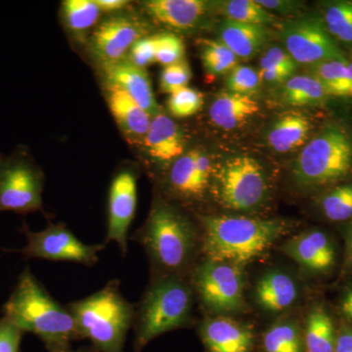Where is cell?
<instances>
[{
	"instance_id": "obj_1",
	"label": "cell",
	"mask_w": 352,
	"mask_h": 352,
	"mask_svg": "<svg viewBox=\"0 0 352 352\" xmlns=\"http://www.w3.org/2000/svg\"><path fill=\"white\" fill-rule=\"evenodd\" d=\"M2 311L23 332L34 333L43 340L50 352L80 340L68 307L51 296L29 266L21 273Z\"/></svg>"
},
{
	"instance_id": "obj_2",
	"label": "cell",
	"mask_w": 352,
	"mask_h": 352,
	"mask_svg": "<svg viewBox=\"0 0 352 352\" xmlns=\"http://www.w3.org/2000/svg\"><path fill=\"white\" fill-rule=\"evenodd\" d=\"M206 258L243 266L261 258L287 230L282 220L200 215Z\"/></svg>"
},
{
	"instance_id": "obj_3",
	"label": "cell",
	"mask_w": 352,
	"mask_h": 352,
	"mask_svg": "<svg viewBox=\"0 0 352 352\" xmlns=\"http://www.w3.org/2000/svg\"><path fill=\"white\" fill-rule=\"evenodd\" d=\"M134 240L147 252L156 270L155 277L182 276L195 256L199 243L192 222L166 203H156Z\"/></svg>"
},
{
	"instance_id": "obj_4",
	"label": "cell",
	"mask_w": 352,
	"mask_h": 352,
	"mask_svg": "<svg viewBox=\"0 0 352 352\" xmlns=\"http://www.w3.org/2000/svg\"><path fill=\"white\" fill-rule=\"evenodd\" d=\"M75 319L80 340L91 342L97 352H124L133 325L134 305L122 296L120 281L111 280L87 298L67 305Z\"/></svg>"
},
{
	"instance_id": "obj_5",
	"label": "cell",
	"mask_w": 352,
	"mask_h": 352,
	"mask_svg": "<svg viewBox=\"0 0 352 352\" xmlns=\"http://www.w3.org/2000/svg\"><path fill=\"white\" fill-rule=\"evenodd\" d=\"M193 288L183 276L155 277L134 305V352H141L153 340L188 325L193 307Z\"/></svg>"
},
{
	"instance_id": "obj_6",
	"label": "cell",
	"mask_w": 352,
	"mask_h": 352,
	"mask_svg": "<svg viewBox=\"0 0 352 352\" xmlns=\"http://www.w3.org/2000/svg\"><path fill=\"white\" fill-rule=\"evenodd\" d=\"M294 179L302 188L317 189L352 176V131L340 124L324 126L298 155Z\"/></svg>"
},
{
	"instance_id": "obj_7",
	"label": "cell",
	"mask_w": 352,
	"mask_h": 352,
	"mask_svg": "<svg viewBox=\"0 0 352 352\" xmlns=\"http://www.w3.org/2000/svg\"><path fill=\"white\" fill-rule=\"evenodd\" d=\"M214 193L222 206L233 210H252L265 200L268 182L258 160L249 156L227 157L214 168Z\"/></svg>"
},
{
	"instance_id": "obj_8",
	"label": "cell",
	"mask_w": 352,
	"mask_h": 352,
	"mask_svg": "<svg viewBox=\"0 0 352 352\" xmlns=\"http://www.w3.org/2000/svg\"><path fill=\"white\" fill-rule=\"evenodd\" d=\"M44 175L29 153L0 156V212L27 214L43 210Z\"/></svg>"
},
{
	"instance_id": "obj_9",
	"label": "cell",
	"mask_w": 352,
	"mask_h": 352,
	"mask_svg": "<svg viewBox=\"0 0 352 352\" xmlns=\"http://www.w3.org/2000/svg\"><path fill=\"white\" fill-rule=\"evenodd\" d=\"M191 285L212 314H233L244 305V276L236 264L206 258L192 271Z\"/></svg>"
},
{
	"instance_id": "obj_10",
	"label": "cell",
	"mask_w": 352,
	"mask_h": 352,
	"mask_svg": "<svg viewBox=\"0 0 352 352\" xmlns=\"http://www.w3.org/2000/svg\"><path fill=\"white\" fill-rule=\"evenodd\" d=\"M21 231L27 238V245L22 249L6 250V252H19L27 259L69 261L94 266L98 261L99 252L106 247V244H85L63 223H50L44 230L34 232L24 221Z\"/></svg>"
},
{
	"instance_id": "obj_11",
	"label": "cell",
	"mask_w": 352,
	"mask_h": 352,
	"mask_svg": "<svg viewBox=\"0 0 352 352\" xmlns=\"http://www.w3.org/2000/svg\"><path fill=\"white\" fill-rule=\"evenodd\" d=\"M285 50L296 63L314 65L344 57L335 39L329 34L321 18L303 17L282 29Z\"/></svg>"
},
{
	"instance_id": "obj_12",
	"label": "cell",
	"mask_w": 352,
	"mask_h": 352,
	"mask_svg": "<svg viewBox=\"0 0 352 352\" xmlns=\"http://www.w3.org/2000/svg\"><path fill=\"white\" fill-rule=\"evenodd\" d=\"M138 206V176L129 168H122L113 176L108 195L107 235L105 244L119 245L122 256L129 248V227Z\"/></svg>"
},
{
	"instance_id": "obj_13",
	"label": "cell",
	"mask_w": 352,
	"mask_h": 352,
	"mask_svg": "<svg viewBox=\"0 0 352 352\" xmlns=\"http://www.w3.org/2000/svg\"><path fill=\"white\" fill-rule=\"evenodd\" d=\"M214 168L212 159L201 149L190 150L175 160L166 184L173 195L185 201H200L212 185Z\"/></svg>"
},
{
	"instance_id": "obj_14",
	"label": "cell",
	"mask_w": 352,
	"mask_h": 352,
	"mask_svg": "<svg viewBox=\"0 0 352 352\" xmlns=\"http://www.w3.org/2000/svg\"><path fill=\"white\" fill-rule=\"evenodd\" d=\"M146 36V27L131 16H115L95 30L90 50L102 64L120 61L132 45Z\"/></svg>"
},
{
	"instance_id": "obj_15",
	"label": "cell",
	"mask_w": 352,
	"mask_h": 352,
	"mask_svg": "<svg viewBox=\"0 0 352 352\" xmlns=\"http://www.w3.org/2000/svg\"><path fill=\"white\" fill-rule=\"evenodd\" d=\"M282 252L314 274H328L337 263L333 240L318 229L305 231L287 241Z\"/></svg>"
},
{
	"instance_id": "obj_16",
	"label": "cell",
	"mask_w": 352,
	"mask_h": 352,
	"mask_svg": "<svg viewBox=\"0 0 352 352\" xmlns=\"http://www.w3.org/2000/svg\"><path fill=\"white\" fill-rule=\"evenodd\" d=\"M103 75L107 87L126 92L152 118L160 113L151 80L145 69L122 59L115 63L103 65Z\"/></svg>"
},
{
	"instance_id": "obj_17",
	"label": "cell",
	"mask_w": 352,
	"mask_h": 352,
	"mask_svg": "<svg viewBox=\"0 0 352 352\" xmlns=\"http://www.w3.org/2000/svg\"><path fill=\"white\" fill-rule=\"evenodd\" d=\"M200 336L208 352H252L254 349L251 329L227 317L206 319Z\"/></svg>"
},
{
	"instance_id": "obj_18",
	"label": "cell",
	"mask_w": 352,
	"mask_h": 352,
	"mask_svg": "<svg viewBox=\"0 0 352 352\" xmlns=\"http://www.w3.org/2000/svg\"><path fill=\"white\" fill-rule=\"evenodd\" d=\"M143 144L155 162L170 164L184 154L186 139L182 127L168 116L159 113L152 118Z\"/></svg>"
},
{
	"instance_id": "obj_19",
	"label": "cell",
	"mask_w": 352,
	"mask_h": 352,
	"mask_svg": "<svg viewBox=\"0 0 352 352\" xmlns=\"http://www.w3.org/2000/svg\"><path fill=\"white\" fill-rule=\"evenodd\" d=\"M142 6L160 24L185 31L199 25L208 11V3L203 0H149Z\"/></svg>"
},
{
	"instance_id": "obj_20",
	"label": "cell",
	"mask_w": 352,
	"mask_h": 352,
	"mask_svg": "<svg viewBox=\"0 0 352 352\" xmlns=\"http://www.w3.org/2000/svg\"><path fill=\"white\" fill-rule=\"evenodd\" d=\"M106 90L109 108L118 126L131 142H143L151 126V116L126 92L109 87Z\"/></svg>"
},
{
	"instance_id": "obj_21",
	"label": "cell",
	"mask_w": 352,
	"mask_h": 352,
	"mask_svg": "<svg viewBox=\"0 0 352 352\" xmlns=\"http://www.w3.org/2000/svg\"><path fill=\"white\" fill-rule=\"evenodd\" d=\"M256 302L265 311L279 314L296 303L298 287L293 277L282 271L266 273L256 286Z\"/></svg>"
},
{
	"instance_id": "obj_22",
	"label": "cell",
	"mask_w": 352,
	"mask_h": 352,
	"mask_svg": "<svg viewBox=\"0 0 352 352\" xmlns=\"http://www.w3.org/2000/svg\"><path fill=\"white\" fill-rule=\"evenodd\" d=\"M220 41L238 58H251L258 54L270 38L265 25L244 24L226 19L220 25Z\"/></svg>"
},
{
	"instance_id": "obj_23",
	"label": "cell",
	"mask_w": 352,
	"mask_h": 352,
	"mask_svg": "<svg viewBox=\"0 0 352 352\" xmlns=\"http://www.w3.org/2000/svg\"><path fill=\"white\" fill-rule=\"evenodd\" d=\"M258 112V103L252 96L228 91L214 99L208 116L215 126L231 131L242 126Z\"/></svg>"
},
{
	"instance_id": "obj_24",
	"label": "cell",
	"mask_w": 352,
	"mask_h": 352,
	"mask_svg": "<svg viewBox=\"0 0 352 352\" xmlns=\"http://www.w3.org/2000/svg\"><path fill=\"white\" fill-rule=\"evenodd\" d=\"M311 131L310 120L300 113L282 116L271 127L268 133V144L274 151H293L305 144Z\"/></svg>"
},
{
	"instance_id": "obj_25",
	"label": "cell",
	"mask_w": 352,
	"mask_h": 352,
	"mask_svg": "<svg viewBox=\"0 0 352 352\" xmlns=\"http://www.w3.org/2000/svg\"><path fill=\"white\" fill-rule=\"evenodd\" d=\"M312 75L330 97L352 99V61L346 56L327 60L310 67Z\"/></svg>"
},
{
	"instance_id": "obj_26",
	"label": "cell",
	"mask_w": 352,
	"mask_h": 352,
	"mask_svg": "<svg viewBox=\"0 0 352 352\" xmlns=\"http://www.w3.org/2000/svg\"><path fill=\"white\" fill-rule=\"evenodd\" d=\"M302 337L305 352H333L337 331L332 317L322 305L310 310Z\"/></svg>"
},
{
	"instance_id": "obj_27",
	"label": "cell",
	"mask_w": 352,
	"mask_h": 352,
	"mask_svg": "<svg viewBox=\"0 0 352 352\" xmlns=\"http://www.w3.org/2000/svg\"><path fill=\"white\" fill-rule=\"evenodd\" d=\"M284 83L283 98L289 105H321L330 97L323 85L312 75L293 76Z\"/></svg>"
},
{
	"instance_id": "obj_28",
	"label": "cell",
	"mask_w": 352,
	"mask_h": 352,
	"mask_svg": "<svg viewBox=\"0 0 352 352\" xmlns=\"http://www.w3.org/2000/svg\"><path fill=\"white\" fill-rule=\"evenodd\" d=\"M263 352H305L302 331L295 322L273 324L263 333Z\"/></svg>"
},
{
	"instance_id": "obj_29",
	"label": "cell",
	"mask_w": 352,
	"mask_h": 352,
	"mask_svg": "<svg viewBox=\"0 0 352 352\" xmlns=\"http://www.w3.org/2000/svg\"><path fill=\"white\" fill-rule=\"evenodd\" d=\"M321 20L336 43L352 45V0L329 2Z\"/></svg>"
},
{
	"instance_id": "obj_30",
	"label": "cell",
	"mask_w": 352,
	"mask_h": 352,
	"mask_svg": "<svg viewBox=\"0 0 352 352\" xmlns=\"http://www.w3.org/2000/svg\"><path fill=\"white\" fill-rule=\"evenodd\" d=\"M220 12L227 19L244 24L265 25L276 24L277 17L252 0H228L220 3Z\"/></svg>"
},
{
	"instance_id": "obj_31",
	"label": "cell",
	"mask_w": 352,
	"mask_h": 352,
	"mask_svg": "<svg viewBox=\"0 0 352 352\" xmlns=\"http://www.w3.org/2000/svg\"><path fill=\"white\" fill-rule=\"evenodd\" d=\"M100 12L94 0H66L62 3L65 23L76 34H83L94 27Z\"/></svg>"
},
{
	"instance_id": "obj_32",
	"label": "cell",
	"mask_w": 352,
	"mask_h": 352,
	"mask_svg": "<svg viewBox=\"0 0 352 352\" xmlns=\"http://www.w3.org/2000/svg\"><path fill=\"white\" fill-rule=\"evenodd\" d=\"M201 58L204 67L212 76L230 73L238 65V58L220 41H204Z\"/></svg>"
},
{
	"instance_id": "obj_33",
	"label": "cell",
	"mask_w": 352,
	"mask_h": 352,
	"mask_svg": "<svg viewBox=\"0 0 352 352\" xmlns=\"http://www.w3.org/2000/svg\"><path fill=\"white\" fill-rule=\"evenodd\" d=\"M321 210L331 221H346L352 219V182L329 190L322 198Z\"/></svg>"
},
{
	"instance_id": "obj_34",
	"label": "cell",
	"mask_w": 352,
	"mask_h": 352,
	"mask_svg": "<svg viewBox=\"0 0 352 352\" xmlns=\"http://www.w3.org/2000/svg\"><path fill=\"white\" fill-rule=\"evenodd\" d=\"M204 105V95L198 90L185 87L170 95L168 111L173 117L188 118L195 115Z\"/></svg>"
},
{
	"instance_id": "obj_35",
	"label": "cell",
	"mask_w": 352,
	"mask_h": 352,
	"mask_svg": "<svg viewBox=\"0 0 352 352\" xmlns=\"http://www.w3.org/2000/svg\"><path fill=\"white\" fill-rule=\"evenodd\" d=\"M261 80L258 72L249 66L237 65L228 74L226 85L233 94L252 96L258 89Z\"/></svg>"
},
{
	"instance_id": "obj_36",
	"label": "cell",
	"mask_w": 352,
	"mask_h": 352,
	"mask_svg": "<svg viewBox=\"0 0 352 352\" xmlns=\"http://www.w3.org/2000/svg\"><path fill=\"white\" fill-rule=\"evenodd\" d=\"M184 43L173 32L157 34L156 62L164 67L178 63L185 58Z\"/></svg>"
},
{
	"instance_id": "obj_37",
	"label": "cell",
	"mask_w": 352,
	"mask_h": 352,
	"mask_svg": "<svg viewBox=\"0 0 352 352\" xmlns=\"http://www.w3.org/2000/svg\"><path fill=\"white\" fill-rule=\"evenodd\" d=\"M192 78L191 68L186 60L164 67L160 76V88L164 94H173L188 87Z\"/></svg>"
},
{
	"instance_id": "obj_38",
	"label": "cell",
	"mask_w": 352,
	"mask_h": 352,
	"mask_svg": "<svg viewBox=\"0 0 352 352\" xmlns=\"http://www.w3.org/2000/svg\"><path fill=\"white\" fill-rule=\"evenodd\" d=\"M157 34L146 36L132 45L129 52V61L139 68L145 69L156 62Z\"/></svg>"
},
{
	"instance_id": "obj_39",
	"label": "cell",
	"mask_w": 352,
	"mask_h": 352,
	"mask_svg": "<svg viewBox=\"0 0 352 352\" xmlns=\"http://www.w3.org/2000/svg\"><path fill=\"white\" fill-rule=\"evenodd\" d=\"M298 63L283 48L271 47L264 53L261 60V69H277L295 74Z\"/></svg>"
},
{
	"instance_id": "obj_40",
	"label": "cell",
	"mask_w": 352,
	"mask_h": 352,
	"mask_svg": "<svg viewBox=\"0 0 352 352\" xmlns=\"http://www.w3.org/2000/svg\"><path fill=\"white\" fill-rule=\"evenodd\" d=\"M24 333L9 319L2 317L0 319V352H20Z\"/></svg>"
},
{
	"instance_id": "obj_41",
	"label": "cell",
	"mask_w": 352,
	"mask_h": 352,
	"mask_svg": "<svg viewBox=\"0 0 352 352\" xmlns=\"http://www.w3.org/2000/svg\"><path fill=\"white\" fill-rule=\"evenodd\" d=\"M333 352H352V325L342 324L337 331Z\"/></svg>"
},
{
	"instance_id": "obj_42",
	"label": "cell",
	"mask_w": 352,
	"mask_h": 352,
	"mask_svg": "<svg viewBox=\"0 0 352 352\" xmlns=\"http://www.w3.org/2000/svg\"><path fill=\"white\" fill-rule=\"evenodd\" d=\"M258 75L261 82L270 83H284L293 76V74L277 69H261Z\"/></svg>"
},
{
	"instance_id": "obj_43",
	"label": "cell",
	"mask_w": 352,
	"mask_h": 352,
	"mask_svg": "<svg viewBox=\"0 0 352 352\" xmlns=\"http://www.w3.org/2000/svg\"><path fill=\"white\" fill-rule=\"evenodd\" d=\"M259 6L263 8L267 9L268 11H278V12H289L294 10L295 7H298L296 2L291 1H270V0H261L258 1Z\"/></svg>"
},
{
	"instance_id": "obj_44",
	"label": "cell",
	"mask_w": 352,
	"mask_h": 352,
	"mask_svg": "<svg viewBox=\"0 0 352 352\" xmlns=\"http://www.w3.org/2000/svg\"><path fill=\"white\" fill-rule=\"evenodd\" d=\"M96 6L102 12H115L122 10L129 3L126 0H94Z\"/></svg>"
},
{
	"instance_id": "obj_45",
	"label": "cell",
	"mask_w": 352,
	"mask_h": 352,
	"mask_svg": "<svg viewBox=\"0 0 352 352\" xmlns=\"http://www.w3.org/2000/svg\"><path fill=\"white\" fill-rule=\"evenodd\" d=\"M340 311L347 320L352 322V288L347 289L340 303Z\"/></svg>"
},
{
	"instance_id": "obj_46",
	"label": "cell",
	"mask_w": 352,
	"mask_h": 352,
	"mask_svg": "<svg viewBox=\"0 0 352 352\" xmlns=\"http://www.w3.org/2000/svg\"><path fill=\"white\" fill-rule=\"evenodd\" d=\"M346 264L347 267H352V222L347 230Z\"/></svg>"
},
{
	"instance_id": "obj_47",
	"label": "cell",
	"mask_w": 352,
	"mask_h": 352,
	"mask_svg": "<svg viewBox=\"0 0 352 352\" xmlns=\"http://www.w3.org/2000/svg\"><path fill=\"white\" fill-rule=\"evenodd\" d=\"M51 352H76V351H72L71 346H68V347H63V349H56V351H53ZM80 352H83V351H82Z\"/></svg>"
},
{
	"instance_id": "obj_48",
	"label": "cell",
	"mask_w": 352,
	"mask_h": 352,
	"mask_svg": "<svg viewBox=\"0 0 352 352\" xmlns=\"http://www.w3.org/2000/svg\"><path fill=\"white\" fill-rule=\"evenodd\" d=\"M83 352H91V351H82Z\"/></svg>"
}]
</instances>
